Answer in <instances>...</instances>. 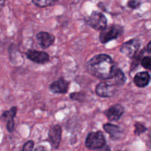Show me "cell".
<instances>
[{"instance_id": "25", "label": "cell", "mask_w": 151, "mask_h": 151, "mask_svg": "<svg viewBox=\"0 0 151 151\" xmlns=\"http://www.w3.org/2000/svg\"><path fill=\"white\" fill-rule=\"evenodd\" d=\"M100 151H111V149L108 145H105L104 147L100 149Z\"/></svg>"}, {"instance_id": "5", "label": "cell", "mask_w": 151, "mask_h": 151, "mask_svg": "<svg viewBox=\"0 0 151 151\" xmlns=\"http://www.w3.org/2000/svg\"><path fill=\"white\" fill-rule=\"evenodd\" d=\"M141 46V41L139 38H133L124 43L120 47V52L128 58H133L138 53Z\"/></svg>"}, {"instance_id": "7", "label": "cell", "mask_w": 151, "mask_h": 151, "mask_svg": "<svg viewBox=\"0 0 151 151\" xmlns=\"http://www.w3.org/2000/svg\"><path fill=\"white\" fill-rule=\"evenodd\" d=\"M26 55L31 61L38 63V64H44L50 60V55L45 52L29 50L26 52Z\"/></svg>"}, {"instance_id": "17", "label": "cell", "mask_w": 151, "mask_h": 151, "mask_svg": "<svg viewBox=\"0 0 151 151\" xmlns=\"http://www.w3.org/2000/svg\"><path fill=\"white\" fill-rule=\"evenodd\" d=\"M144 51L145 50H143L142 51H141L140 52H138L134 58H133V60H132V63H131V71L134 70L136 67H137L139 65V63H141V57L144 54Z\"/></svg>"}, {"instance_id": "8", "label": "cell", "mask_w": 151, "mask_h": 151, "mask_svg": "<svg viewBox=\"0 0 151 151\" xmlns=\"http://www.w3.org/2000/svg\"><path fill=\"white\" fill-rule=\"evenodd\" d=\"M62 129L59 125H53L49 131L48 137L49 141L51 144L52 147L55 149H57L59 147L61 141Z\"/></svg>"}, {"instance_id": "6", "label": "cell", "mask_w": 151, "mask_h": 151, "mask_svg": "<svg viewBox=\"0 0 151 151\" xmlns=\"http://www.w3.org/2000/svg\"><path fill=\"white\" fill-rule=\"evenodd\" d=\"M117 87L109 82H101L96 87V94L100 97H112L115 95Z\"/></svg>"}, {"instance_id": "21", "label": "cell", "mask_w": 151, "mask_h": 151, "mask_svg": "<svg viewBox=\"0 0 151 151\" xmlns=\"http://www.w3.org/2000/svg\"><path fill=\"white\" fill-rule=\"evenodd\" d=\"M34 147V142L32 140H29L24 143L23 146H22V149L20 151H32Z\"/></svg>"}, {"instance_id": "2", "label": "cell", "mask_w": 151, "mask_h": 151, "mask_svg": "<svg viewBox=\"0 0 151 151\" xmlns=\"http://www.w3.org/2000/svg\"><path fill=\"white\" fill-rule=\"evenodd\" d=\"M123 27L119 24H111L106 27L100 34V41L102 44H106L112 40L116 39L123 33Z\"/></svg>"}, {"instance_id": "1", "label": "cell", "mask_w": 151, "mask_h": 151, "mask_svg": "<svg viewBox=\"0 0 151 151\" xmlns=\"http://www.w3.org/2000/svg\"><path fill=\"white\" fill-rule=\"evenodd\" d=\"M88 73L99 79H112L119 69L111 56L106 54H99L91 58L86 64Z\"/></svg>"}, {"instance_id": "23", "label": "cell", "mask_w": 151, "mask_h": 151, "mask_svg": "<svg viewBox=\"0 0 151 151\" xmlns=\"http://www.w3.org/2000/svg\"><path fill=\"white\" fill-rule=\"evenodd\" d=\"M14 120L11 119V120H8L6 122V128L8 132H12L14 130Z\"/></svg>"}, {"instance_id": "4", "label": "cell", "mask_w": 151, "mask_h": 151, "mask_svg": "<svg viewBox=\"0 0 151 151\" xmlns=\"http://www.w3.org/2000/svg\"><path fill=\"white\" fill-rule=\"evenodd\" d=\"M106 138L101 131L91 132L86 139V147L90 150H100L106 145Z\"/></svg>"}, {"instance_id": "24", "label": "cell", "mask_w": 151, "mask_h": 151, "mask_svg": "<svg viewBox=\"0 0 151 151\" xmlns=\"http://www.w3.org/2000/svg\"><path fill=\"white\" fill-rule=\"evenodd\" d=\"M34 151H47L46 147L42 145H38L35 147V149L34 150Z\"/></svg>"}, {"instance_id": "28", "label": "cell", "mask_w": 151, "mask_h": 151, "mask_svg": "<svg viewBox=\"0 0 151 151\" xmlns=\"http://www.w3.org/2000/svg\"><path fill=\"white\" fill-rule=\"evenodd\" d=\"M149 137H150V141H151V129H150V132H149Z\"/></svg>"}, {"instance_id": "16", "label": "cell", "mask_w": 151, "mask_h": 151, "mask_svg": "<svg viewBox=\"0 0 151 151\" xmlns=\"http://www.w3.org/2000/svg\"><path fill=\"white\" fill-rule=\"evenodd\" d=\"M58 0H32V3L38 7H46L54 5Z\"/></svg>"}, {"instance_id": "12", "label": "cell", "mask_w": 151, "mask_h": 151, "mask_svg": "<svg viewBox=\"0 0 151 151\" xmlns=\"http://www.w3.org/2000/svg\"><path fill=\"white\" fill-rule=\"evenodd\" d=\"M37 41L42 49H47L55 42V36L47 32H40L36 35Z\"/></svg>"}, {"instance_id": "13", "label": "cell", "mask_w": 151, "mask_h": 151, "mask_svg": "<svg viewBox=\"0 0 151 151\" xmlns=\"http://www.w3.org/2000/svg\"><path fill=\"white\" fill-rule=\"evenodd\" d=\"M151 77L147 72H140L136 74L134 78V82L139 88H144L147 86L150 82Z\"/></svg>"}, {"instance_id": "22", "label": "cell", "mask_w": 151, "mask_h": 151, "mask_svg": "<svg viewBox=\"0 0 151 151\" xmlns=\"http://www.w3.org/2000/svg\"><path fill=\"white\" fill-rule=\"evenodd\" d=\"M141 4L139 0H128V3H127V5L128 7L131 9H137Z\"/></svg>"}, {"instance_id": "27", "label": "cell", "mask_w": 151, "mask_h": 151, "mask_svg": "<svg viewBox=\"0 0 151 151\" xmlns=\"http://www.w3.org/2000/svg\"><path fill=\"white\" fill-rule=\"evenodd\" d=\"M4 2H5V0H0V3H1V7H3L4 6Z\"/></svg>"}, {"instance_id": "20", "label": "cell", "mask_w": 151, "mask_h": 151, "mask_svg": "<svg viewBox=\"0 0 151 151\" xmlns=\"http://www.w3.org/2000/svg\"><path fill=\"white\" fill-rule=\"evenodd\" d=\"M141 64L145 69L151 71V56H145L142 59Z\"/></svg>"}, {"instance_id": "14", "label": "cell", "mask_w": 151, "mask_h": 151, "mask_svg": "<svg viewBox=\"0 0 151 151\" xmlns=\"http://www.w3.org/2000/svg\"><path fill=\"white\" fill-rule=\"evenodd\" d=\"M109 83L114 84L116 87H120L125 84V81H126V77H125L124 72L119 68L115 73L114 78L112 79L109 80Z\"/></svg>"}, {"instance_id": "18", "label": "cell", "mask_w": 151, "mask_h": 151, "mask_svg": "<svg viewBox=\"0 0 151 151\" xmlns=\"http://www.w3.org/2000/svg\"><path fill=\"white\" fill-rule=\"evenodd\" d=\"M134 128H135V129H134V134L137 136L141 135L142 134L145 133L147 130V128L141 122H136L134 124Z\"/></svg>"}, {"instance_id": "15", "label": "cell", "mask_w": 151, "mask_h": 151, "mask_svg": "<svg viewBox=\"0 0 151 151\" xmlns=\"http://www.w3.org/2000/svg\"><path fill=\"white\" fill-rule=\"evenodd\" d=\"M16 113H17V107H16V106H13V107L10 108V110L5 111L2 114L1 116H2V118L6 121V122H7L8 120L14 119V117L16 116Z\"/></svg>"}, {"instance_id": "26", "label": "cell", "mask_w": 151, "mask_h": 151, "mask_svg": "<svg viewBox=\"0 0 151 151\" xmlns=\"http://www.w3.org/2000/svg\"><path fill=\"white\" fill-rule=\"evenodd\" d=\"M146 50H147V51L149 53H150V54H151V41L148 43V44H147V47H146Z\"/></svg>"}, {"instance_id": "11", "label": "cell", "mask_w": 151, "mask_h": 151, "mask_svg": "<svg viewBox=\"0 0 151 151\" xmlns=\"http://www.w3.org/2000/svg\"><path fill=\"white\" fill-rule=\"evenodd\" d=\"M69 83L63 78L54 81L50 85V91L54 94H65L69 89Z\"/></svg>"}, {"instance_id": "9", "label": "cell", "mask_w": 151, "mask_h": 151, "mask_svg": "<svg viewBox=\"0 0 151 151\" xmlns=\"http://www.w3.org/2000/svg\"><path fill=\"white\" fill-rule=\"evenodd\" d=\"M125 112V109L120 104H115L104 111L105 115L110 121L119 120Z\"/></svg>"}, {"instance_id": "19", "label": "cell", "mask_w": 151, "mask_h": 151, "mask_svg": "<svg viewBox=\"0 0 151 151\" xmlns=\"http://www.w3.org/2000/svg\"><path fill=\"white\" fill-rule=\"evenodd\" d=\"M70 98L72 100H78L79 102H83L84 100V99H86V95L85 93L83 92H74L72 94H70Z\"/></svg>"}, {"instance_id": "3", "label": "cell", "mask_w": 151, "mask_h": 151, "mask_svg": "<svg viewBox=\"0 0 151 151\" xmlns=\"http://www.w3.org/2000/svg\"><path fill=\"white\" fill-rule=\"evenodd\" d=\"M84 20L87 25L96 30L102 31L107 27V19L99 11H93L89 16L86 17Z\"/></svg>"}, {"instance_id": "10", "label": "cell", "mask_w": 151, "mask_h": 151, "mask_svg": "<svg viewBox=\"0 0 151 151\" xmlns=\"http://www.w3.org/2000/svg\"><path fill=\"white\" fill-rule=\"evenodd\" d=\"M105 131L109 134L110 138L114 141L121 140L124 137V131L119 126L114 124L106 123L103 125Z\"/></svg>"}]
</instances>
